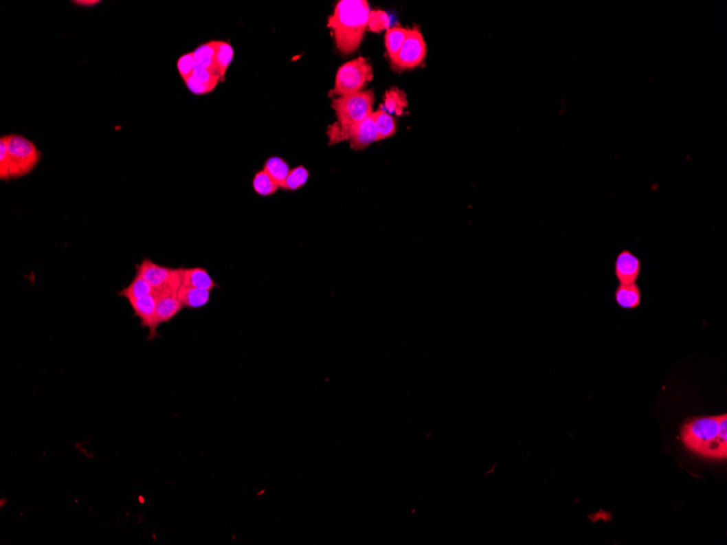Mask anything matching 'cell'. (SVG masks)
Returning a JSON list of instances; mask_svg holds the SVG:
<instances>
[{
    "instance_id": "cell-18",
    "label": "cell",
    "mask_w": 727,
    "mask_h": 545,
    "mask_svg": "<svg viewBox=\"0 0 727 545\" xmlns=\"http://www.w3.org/2000/svg\"><path fill=\"white\" fill-rule=\"evenodd\" d=\"M214 45H215L216 71L221 80H223L234 57V50L228 42H223V41H214Z\"/></svg>"
},
{
    "instance_id": "cell-14",
    "label": "cell",
    "mask_w": 727,
    "mask_h": 545,
    "mask_svg": "<svg viewBox=\"0 0 727 545\" xmlns=\"http://www.w3.org/2000/svg\"><path fill=\"white\" fill-rule=\"evenodd\" d=\"M183 285L210 292L218 287L217 283L210 277V272L199 267L184 269Z\"/></svg>"
},
{
    "instance_id": "cell-2",
    "label": "cell",
    "mask_w": 727,
    "mask_h": 545,
    "mask_svg": "<svg viewBox=\"0 0 727 545\" xmlns=\"http://www.w3.org/2000/svg\"><path fill=\"white\" fill-rule=\"evenodd\" d=\"M686 449L704 458H727V415L699 417L680 428Z\"/></svg>"
},
{
    "instance_id": "cell-3",
    "label": "cell",
    "mask_w": 727,
    "mask_h": 545,
    "mask_svg": "<svg viewBox=\"0 0 727 545\" xmlns=\"http://www.w3.org/2000/svg\"><path fill=\"white\" fill-rule=\"evenodd\" d=\"M9 158L11 179H20L30 175L42 159V152L33 142L19 134L5 135Z\"/></svg>"
},
{
    "instance_id": "cell-8",
    "label": "cell",
    "mask_w": 727,
    "mask_h": 545,
    "mask_svg": "<svg viewBox=\"0 0 727 545\" xmlns=\"http://www.w3.org/2000/svg\"><path fill=\"white\" fill-rule=\"evenodd\" d=\"M426 55V42L418 27L408 29L405 42L401 48L392 68L396 71L416 68L424 63Z\"/></svg>"
},
{
    "instance_id": "cell-7",
    "label": "cell",
    "mask_w": 727,
    "mask_h": 545,
    "mask_svg": "<svg viewBox=\"0 0 727 545\" xmlns=\"http://www.w3.org/2000/svg\"><path fill=\"white\" fill-rule=\"evenodd\" d=\"M328 136L330 144L348 141L350 146L355 151H363L374 142L379 141L377 126L372 113L365 120L352 126H341L339 123L333 124L328 130Z\"/></svg>"
},
{
    "instance_id": "cell-27",
    "label": "cell",
    "mask_w": 727,
    "mask_h": 545,
    "mask_svg": "<svg viewBox=\"0 0 727 545\" xmlns=\"http://www.w3.org/2000/svg\"><path fill=\"white\" fill-rule=\"evenodd\" d=\"M0 180H10L8 151H7L5 136H1V139H0Z\"/></svg>"
},
{
    "instance_id": "cell-9",
    "label": "cell",
    "mask_w": 727,
    "mask_h": 545,
    "mask_svg": "<svg viewBox=\"0 0 727 545\" xmlns=\"http://www.w3.org/2000/svg\"><path fill=\"white\" fill-rule=\"evenodd\" d=\"M641 265L640 259L631 253V251L624 249L618 253L614 261V276L620 285H629V283H637L640 278Z\"/></svg>"
},
{
    "instance_id": "cell-11",
    "label": "cell",
    "mask_w": 727,
    "mask_h": 545,
    "mask_svg": "<svg viewBox=\"0 0 727 545\" xmlns=\"http://www.w3.org/2000/svg\"><path fill=\"white\" fill-rule=\"evenodd\" d=\"M221 81L219 74L208 69L195 68L193 76L186 81V87L195 95L208 94Z\"/></svg>"
},
{
    "instance_id": "cell-21",
    "label": "cell",
    "mask_w": 727,
    "mask_h": 545,
    "mask_svg": "<svg viewBox=\"0 0 727 545\" xmlns=\"http://www.w3.org/2000/svg\"><path fill=\"white\" fill-rule=\"evenodd\" d=\"M194 59H195V68L208 69V70L216 71L215 65V45L214 41L201 45L193 52Z\"/></svg>"
},
{
    "instance_id": "cell-17",
    "label": "cell",
    "mask_w": 727,
    "mask_h": 545,
    "mask_svg": "<svg viewBox=\"0 0 727 545\" xmlns=\"http://www.w3.org/2000/svg\"><path fill=\"white\" fill-rule=\"evenodd\" d=\"M408 29H404L401 26H393L389 27L385 32V45L387 55L390 59L391 65L395 63L398 58L399 52L405 42Z\"/></svg>"
},
{
    "instance_id": "cell-10",
    "label": "cell",
    "mask_w": 727,
    "mask_h": 545,
    "mask_svg": "<svg viewBox=\"0 0 727 545\" xmlns=\"http://www.w3.org/2000/svg\"><path fill=\"white\" fill-rule=\"evenodd\" d=\"M135 317H139L141 326L148 329L149 340L157 337L158 328L156 326V308H157V296L155 294L147 295L139 300H130Z\"/></svg>"
},
{
    "instance_id": "cell-12",
    "label": "cell",
    "mask_w": 727,
    "mask_h": 545,
    "mask_svg": "<svg viewBox=\"0 0 727 545\" xmlns=\"http://www.w3.org/2000/svg\"><path fill=\"white\" fill-rule=\"evenodd\" d=\"M184 306L179 300L177 295H164L157 296V308H156V326L168 324L175 318Z\"/></svg>"
},
{
    "instance_id": "cell-13",
    "label": "cell",
    "mask_w": 727,
    "mask_h": 545,
    "mask_svg": "<svg viewBox=\"0 0 727 545\" xmlns=\"http://www.w3.org/2000/svg\"><path fill=\"white\" fill-rule=\"evenodd\" d=\"M615 303L618 304L623 309H635L641 305L642 293L637 283H629V285H620L614 291Z\"/></svg>"
},
{
    "instance_id": "cell-25",
    "label": "cell",
    "mask_w": 727,
    "mask_h": 545,
    "mask_svg": "<svg viewBox=\"0 0 727 545\" xmlns=\"http://www.w3.org/2000/svg\"><path fill=\"white\" fill-rule=\"evenodd\" d=\"M390 27V16L385 11L370 10L369 13L368 29L374 33L387 31Z\"/></svg>"
},
{
    "instance_id": "cell-28",
    "label": "cell",
    "mask_w": 727,
    "mask_h": 545,
    "mask_svg": "<svg viewBox=\"0 0 727 545\" xmlns=\"http://www.w3.org/2000/svg\"><path fill=\"white\" fill-rule=\"evenodd\" d=\"M74 5H79V7H94V5H98L102 3L100 0H76V1H72Z\"/></svg>"
},
{
    "instance_id": "cell-26",
    "label": "cell",
    "mask_w": 727,
    "mask_h": 545,
    "mask_svg": "<svg viewBox=\"0 0 727 545\" xmlns=\"http://www.w3.org/2000/svg\"><path fill=\"white\" fill-rule=\"evenodd\" d=\"M195 67L197 65H195L193 52H189V54L181 56L178 59V63H177L179 74H180L181 78H183L184 82L188 81L193 76Z\"/></svg>"
},
{
    "instance_id": "cell-16",
    "label": "cell",
    "mask_w": 727,
    "mask_h": 545,
    "mask_svg": "<svg viewBox=\"0 0 727 545\" xmlns=\"http://www.w3.org/2000/svg\"><path fill=\"white\" fill-rule=\"evenodd\" d=\"M407 106L408 100L405 93L402 89L392 87L385 93L383 104H380V110H383L391 115H402Z\"/></svg>"
},
{
    "instance_id": "cell-1",
    "label": "cell",
    "mask_w": 727,
    "mask_h": 545,
    "mask_svg": "<svg viewBox=\"0 0 727 545\" xmlns=\"http://www.w3.org/2000/svg\"><path fill=\"white\" fill-rule=\"evenodd\" d=\"M369 8L366 0H340L333 16L328 19V27L333 32L335 46L342 54L356 52L368 29Z\"/></svg>"
},
{
    "instance_id": "cell-5",
    "label": "cell",
    "mask_w": 727,
    "mask_h": 545,
    "mask_svg": "<svg viewBox=\"0 0 727 545\" xmlns=\"http://www.w3.org/2000/svg\"><path fill=\"white\" fill-rule=\"evenodd\" d=\"M374 78V70L366 58L359 57L348 61L337 69L335 87L330 95L337 97L361 91Z\"/></svg>"
},
{
    "instance_id": "cell-4",
    "label": "cell",
    "mask_w": 727,
    "mask_h": 545,
    "mask_svg": "<svg viewBox=\"0 0 727 545\" xmlns=\"http://www.w3.org/2000/svg\"><path fill=\"white\" fill-rule=\"evenodd\" d=\"M135 268L136 274L152 285L156 296L178 295L179 290L183 285L186 268H169L156 264L149 258L143 259Z\"/></svg>"
},
{
    "instance_id": "cell-20",
    "label": "cell",
    "mask_w": 727,
    "mask_h": 545,
    "mask_svg": "<svg viewBox=\"0 0 727 545\" xmlns=\"http://www.w3.org/2000/svg\"><path fill=\"white\" fill-rule=\"evenodd\" d=\"M262 170H265L275 180L279 188H281L283 186V183L288 178L291 168L289 167L288 162L280 158V157H271L267 162H265L264 169Z\"/></svg>"
},
{
    "instance_id": "cell-15",
    "label": "cell",
    "mask_w": 727,
    "mask_h": 545,
    "mask_svg": "<svg viewBox=\"0 0 727 545\" xmlns=\"http://www.w3.org/2000/svg\"><path fill=\"white\" fill-rule=\"evenodd\" d=\"M210 293H212L210 291L201 290V289H197V287L182 285L177 296H178L179 300L184 306V308L197 309V308L204 307L205 305L210 303Z\"/></svg>"
},
{
    "instance_id": "cell-23",
    "label": "cell",
    "mask_w": 727,
    "mask_h": 545,
    "mask_svg": "<svg viewBox=\"0 0 727 545\" xmlns=\"http://www.w3.org/2000/svg\"><path fill=\"white\" fill-rule=\"evenodd\" d=\"M253 188L256 194L266 197V196L273 195L280 188L265 170H262L255 175Z\"/></svg>"
},
{
    "instance_id": "cell-22",
    "label": "cell",
    "mask_w": 727,
    "mask_h": 545,
    "mask_svg": "<svg viewBox=\"0 0 727 545\" xmlns=\"http://www.w3.org/2000/svg\"><path fill=\"white\" fill-rule=\"evenodd\" d=\"M372 117H374L376 126H377L379 141L389 139L391 136L394 135L395 132H396V123H395L392 115L385 113L383 110L379 109L372 113Z\"/></svg>"
},
{
    "instance_id": "cell-6",
    "label": "cell",
    "mask_w": 727,
    "mask_h": 545,
    "mask_svg": "<svg viewBox=\"0 0 727 545\" xmlns=\"http://www.w3.org/2000/svg\"><path fill=\"white\" fill-rule=\"evenodd\" d=\"M374 91L370 89L337 97L333 100L337 123L341 126H352L361 122L374 113Z\"/></svg>"
},
{
    "instance_id": "cell-19",
    "label": "cell",
    "mask_w": 727,
    "mask_h": 545,
    "mask_svg": "<svg viewBox=\"0 0 727 545\" xmlns=\"http://www.w3.org/2000/svg\"><path fill=\"white\" fill-rule=\"evenodd\" d=\"M150 294H154V289H153L152 285H149L146 280L143 279L137 274H135V277L133 278L131 283L128 287H123L122 290L118 292L119 296L126 298L128 302L139 300V298H144V296Z\"/></svg>"
},
{
    "instance_id": "cell-24",
    "label": "cell",
    "mask_w": 727,
    "mask_h": 545,
    "mask_svg": "<svg viewBox=\"0 0 727 545\" xmlns=\"http://www.w3.org/2000/svg\"><path fill=\"white\" fill-rule=\"evenodd\" d=\"M309 170L304 166H298V167L291 169L290 173H289L288 178L283 183V186L281 188L287 190H296L303 188L309 181Z\"/></svg>"
}]
</instances>
